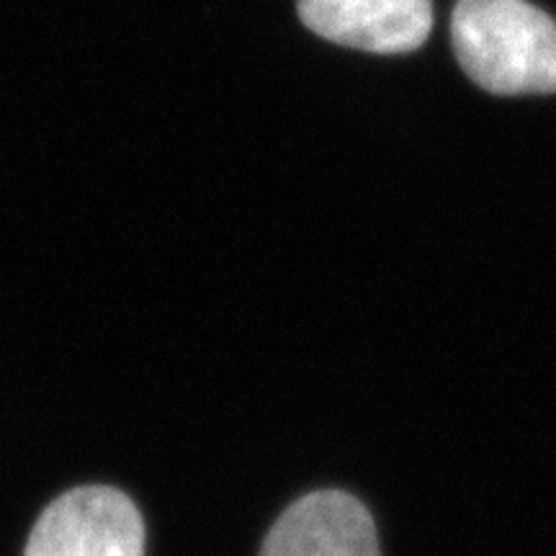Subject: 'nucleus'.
Wrapping results in <instances>:
<instances>
[{"mask_svg": "<svg viewBox=\"0 0 556 556\" xmlns=\"http://www.w3.org/2000/svg\"><path fill=\"white\" fill-rule=\"evenodd\" d=\"M451 39L479 88L495 96L556 93V21L528 0H458Z\"/></svg>", "mask_w": 556, "mask_h": 556, "instance_id": "nucleus-1", "label": "nucleus"}, {"mask_svg": "<svg viewBox=\"0 0 556 556\" xmlns=\"http://www.w3.org/2000/svg\"><path fill=\"white\" fill-rule=\"evenodd\" d=\"M299 18L317 37L374 54H407L433 29L430 0H299Z\"/></svg>", "mask_w": 556, "mask_h": 556, "instance_id": "nucleus-3", "label": "nucleus"}, {"mask_svg": "<svg viewBox=\"0 0 556 556\" xmlns=\"http://www.w3.org/2000/svg\"><path fill=\"white\" fill-rule=\"evenodd\" d=\"M261 556H381L377 526L348 492L323 490L296 500L276 520Z\"/></svg>", "mask_w": 556, "mask_h": 556, "instance_id": "nucleus-4", "label": "nucleus"}, {"mask_svg": "<svg viewBox=\"0 0 556 556\" xmlns=\"http://www.w3.org/2000/svg\"><path fill=\"white\" fill-rule=\"evenodd\" d=\"M24 556H144L142 516L114 486H78L41 513Z\"/></svg>", "mask_w": 556, "mask_h": 556, "instance_id": "nucleus-2", "label": "nucleus"}]
</instances>
